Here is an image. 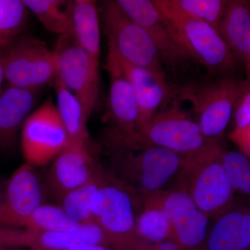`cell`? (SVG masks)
<instances>
[{
    "label": "cell",
    "instance_id": "obj_1",
    "mask_svg": "<svg viewBox=\"0 0 250 250\" xmlns=\"http://www.w3.org/2000/svg\"><path fill=\"white\" fill-rule=\"evenodd\" d=\"M108 172L136 197L140 205L166 188L178 174L182 156L146 142L139 133L125 136L108 131L106 140Z\"/></svg>",
    "mask_w": 250,
    "mask_h": 250
},
{
    "label": "cell",
    "instance_id": "obj_2",
    "mask_svg": "<svg viewBox=\"0 0 250 250\" xmlns=\"http://www.w3.org/2000/svg\"><path fill=\"white\" fill-rule=\"evenodd\" d=\"M224 148L215 140L200 150L182 156L180 185L209 218H217L234 203L235 191L224 167Z\"/></svg>",
    "mask_w": 250,
    "mask_h": 250
},
{
    "label": "cell",
    "instance_id": "obj_3",
    "mask_svg": "<svg viewBox=\"0 0 250 250\" xmlns=\"http://www.w3.org/2000/svg\"><path fill=\"white\" fill-rule=\"evenodd\" d=\"M100 192L95 223L107 238L112 250H145L149 242L136 228V197L108 171L100 167Z\"/></svg>",
    "mask_w": 250,
    "mask_h": 250
},
{
    "label": "cell",
    "instance_id": "obj_4",
    "mask_svg": "<svg viewBox=\"0 0 250 250\" xmlns=\"http://www.w3.org/2000/svg\"><path fill=\"white\" fill-rule=\"evenodd\" d=\"M163 19L190 59L212 71L232 70L236 57L219 31L198 20L188 17L170 7L166 0H152Z\"/></svg>",
    "mask_w": 250,
    "mask_h": 250
},
{
    "label": "cell",
    "instance_id": "obj_5",
    "mask_svg": "<svg viewBox=\"0 0 250 250\" xmlns=\"http://www.w3.org/2000/svg\"><path fill=\"white\" fill-rule=\"evenodd\" d=\"M243 81L231 77L192 83L179 92V100L191 104L195 120L207 139H220L232 118Z\"/></svg>",
    "mask_w": 250,
    "mask_h": 250
},
{
    "label": "cell",
    "instance_id": "obj_6",
    "mask_svg": "<svg viewBox=\"0 0 250 250\" xmlns=\"http://www.w3.org/2000/svg\"><path fill=\"white\" fill-rule=\"evenodd\" d=\"M0 57L9 85L39 91L46 85L53 84L57 58L40 39L33 36L14 39Z\"/></svg>",
    "mask_w": 250,
    "mask_h": 250
},
{
    "label": "cell",
    "instance_id": "obj_7",
    "mask_svg": "<svg viewBox=\"0 0 250 250\" xmlns=\"http://www.w3.org/2000/svg\"><path fill=\"white\" fill-rule=\"evenodd\" d=\"M102 17L108 45L121 58L136 66L166 75L160 55L152 39L116 1L103 3Z\"/></svg>",
    "mask_w": 250,
    "mask_h": 250
},
{
    "label": "cell",
    "instance_id": "obj_8",
    "mask_svg": "<svg viewBox=\"0 0 250 250\" xmlns=\"http://www.w3.org/2000/svg\"><path fill=\"white\" fill-rule=\"evenodd\" d=\"M139 134L146 142L181 156L196 152L215 141L204 136L196 121L182 107L178 98L163 106Z\"/></svg>",
    "mask_w": 250,
    "mask_h": 250
},
{
    "label": "cell",
    "instance_id": "obj_9",
    "mask_svg": "<svg viewBox=\"0 0 250 250\" xmlns=\"http://www.w3.org/2000/svg\"><path fill=\"white\" fill-rule=\"evenodd\" d=\"M165 212L172 228L171 241L181 250H205L209 218L195 205L184 188H165L143 202Z\"/></svg>",
    "mask_w": 250,
    "mask_h": 250
},
{
    "label": "cell",
    "instance_id": "obj_10",
    "mask_svg": "<svg viewBox=\"0 0 250 250\" xmlns=\"http://www.w3.org/2000/svg\"><path fill=\"white\" fill-rule=\"evenodd\" d=\"M70 143L67 130L52 99L31 113L23 125V156L25 163L36 168L53 161Z\"/></svg>",
    "mask_w": 250,
    "mask_h": 250
},
{
    "label": "cell",
    "instance_id": "obj_11",
    "mask_svg": "<svg viewBox=\"0 0 250 250\" xmlns=\"http://www.w3.org/2000/svg\"><path fill=\"white\" fill-rule=\"evenodd\" d=\"M57 70L62 82L80 100L88 119L98 102L100 74L80 47L73 33L60 36L55 49Z\"/></svg>",
    "mask_w": 250,
    "mask_h": 250
},
{
    "label": "cell",
    "instance_id": "obj_12",
    "mask_svg": "<svg viewBox=\"0 0 250 250\" xmlns=\"http://www.w3.org/2000/svg\"><path fill=\"white\" fill-rule=\"evenodd\" d=\"M45 188L36 167L27 163L6 179L0 206V228H23L45 200Z\"/></svg>",
    "mask_w": 250,
    "mask_h": 250
},
{
    "label": "cell",
    "instance_id": "obj_13",
    "mask_svg": "<svg viewBox=\"0 0 250 250\" xmlns=\"http://www.w3.org/2000/svg\"><path fill=\"white\" fill-rule=\"evenodd\" d=\"M83 244L111 248L107 238L96 223L85 224L76 231L68 232H34L25 229L0 228V249L64 250Z\"/></svg>",
    "mask_w": 250,
    "mask_h": 250
},
{
    "label": "cell",
    "instance_id": "obj_14",
    "mask_svg": "<svg viewBox=\"0 0 250 250\" xmlns=\"http://www.w3.org/2000/svg\"><path fill=\"white\" fill-rule=\"evenodd\" d=\"M100 167L88 152L86 143H70L49 169L46 179L47 188L60 201L69 192L90 182Z\"/></svg>",
    "mask_w": 250,
    "mask_h": 250
},
{
    "label": "cell",
    "instance_id": "obj_15",
    "mask_svg": "<svg viewBox=\"0 0 250 250\" xmlns=\"http://www.w3.org/2000/svg\"><path fill=\"white\" fill-rule=\"evenodd\" d=\"M123 11L147 33L163 62L176 67L191 60L172 36L152 0H118Z\"/></svg>",
    "mask_w": 250,
    "mask_h": 250
},
{
    "label": "cell",
    "instance_id": "obj_16",
    "mask_svg": "<svg viewBox=\"0 0 250 250\" xmlns=\"http://www.w3.org/2000/svg\"><path fill=\"white\" fill-rule=\"evenodd\" d=\"M108 50L113 54L118 66L134 90L139 112V131L169 101L171 91L166 75H159L129 63L121 58L110 46Z\"/></svg>",
    "mask_w": 250,
    "mask_h": 250
},
{
    "label": "cell",
    "instance_id": "obj_17",
    "mask_svg": "<svg viewBox=\"0 0 250 250\" xmlns=\"http://www.w3.org/2000/svg\"><path fill=\"white\" fill-rule=\"evenodd\" d=\"M105 68L109 77L108 108L113 123L110 131L125 136H134L139 133V112L134 90L109 50Z\"/></svg>",
    "mask_w": 250,
    "mask_h": 250
},
{
    "label": "cell",
    "instance_id": "obj_18",
    "mask_svg": "<svg viewBox=\"0 0 250 250\" xmlns=\"http://www.w3.org/2000/svg\"><path fill=\"white\" fill-rule=\"evenodd\" d=\"M205 250H250V206L234 202L215 218Z\"/></svg>",
    "mask_w": 250,
    "mask_h": 250
},
{
    "label": "cell",
    "instance_id": "obj_19",
    "mask_svg": "<svg viewBox=\"0 0 250 250\" xmlns=\"http://www.w3.org/2000/svg\"><path fill=\"white\" fill-rule=\"evenodd\" d=\"M37 92L9 85L0 93V149L7 150L17 143L18 131L31 114Z\"/></svg>",
    "mask_w": 250,
    "mask_h": 250
},
{
    "label": "cell",
    "instance_id": "obj_20",
    "mask_svg": "<svg viewBox=\"0 0 250 250\" xmlns=\"http://www.w3.org/2000/svg\"><path fill=\"white\" fill-rule=\"evenodd\" d=\"M219 33L236 58L246 67L250 82V1H229Z\"/></svg>",
    "mask_w": 250,
    "mask_h": 250
},
{
    "label": "cell",
    "instance_id": "obj_21",
    "mask_svg": "<svg viewBox=\"0 0 250 250\" xmlns=\"http://www.w3.org/2000/svg\"><path fill=\"white\" fill-rule=\"evenodd\" d=\"M70 10L74 36L79 45L90 57L94 68L99 71L101 38L96 1H70Z\"/></svg>",
    "mask_w": 250,
    "mask_h": 250
},
{
    "label": "cell",
    "instance_id": "obj_22",
    "mask_svg": "<svg viewBox=\"0 0 250 250\" xmlns=\"http://www.w3.org/2000/svg\"><path fill=\"white\" fill-rule=\"evenodd\" d=\"M53 85L57 94V109L69 135L70 143H87L88 118L80 100L62 82L57 70Z\"/></svg>",
    "mask_w": 250,
    "mask_h": 250
},
{
    "label": "cell",
    "instance_id": "obj_23",
    "mask_svg": "<svg viewBox=\"0 0 250 250\" xmlns=\"http://www.w3.org/2000/svg\"><path fill=\"white\" fill-rule=\"evenodd\" d=\"M98 172L88 183L64 195L60 207L74 221L80 225L95 223V213L100 192V177Z\"/></svg>",
    "mask_w": 250,
    "mask_h": 250
},
{
    "label": "cell",
    "instance_id": "obj_24",
    "mask_svg": "<svg viewBox=\"0 0 250 250\" xmlns=\"http://www.w3.org/2000/svg\"><path fill=\"white\" fill-rule=\"evenodd\" d=\"M44 27L60 36L73 33L70 1L62 0H23Z\"/></svg>",
    "mask_w": 250,
    "mask_h": 250
},
{
    "label": "cell",
    "instance_id": "obj_25",
    "mask_svg": "<svg viewBox=\"0 0 250 250\" xmlns=\"http://www.w3.org/2000/svg\"><path fill=\"white\" fill-rule=\"evenodd\" d=\"M81 227L60 206L43 204L29 217L23 229L34 232H68Z\"/></svg>",
    "mask_w": 250,
    "mask_h": 250
},
{
    "label": "cell",
    "instance_id": "obj_26",
    "mask_svg": "<svg viewBox=\"0 0 250 250\" xmlns=\"http://www.w3.org/2000/svg\"><path fill=\"white\" fill-rule=\"evenodd\" d=\"M172 9L188 17L207 23L219 31L226 11V0H166Z\"/></svg>",
    "mask_w": 250,
    "mask_h": 250
},
{
    "label": "cell",
    "instance_id": "obj_27",
    "mask_svg": "<svg viewBox=\"0 0 250 250\" xmlns=\"http://www.w3.org/2000/svg\"><path fill=\"white\" fill-rule=\"evenodd\" d=\"M136 228L141 238L149 243L171 241L172 238V228L167 215L153 206H143L136 218Z\"/></svg>",
    "mask_w": 250,
    "mask_h": 250
},
{
    "label": "cell",
    "instance_id": "obj_28",
    "mask_svg": "<svg viewBox=\"0 0 250 250\" xmlns=\"http://www.w3.org/2000/svg\"><path fill=\"white\" fill-rule=\"evenodd\" d=\"M27 18L23 0H0V35L9 44L25 27Z\"/></svg>",
    "mask_w": 250,
    "mask_h": 250
},
{
    "label": "cell",
    "instance_id": "obj_29",
    "mask_svg": "<svg viewBox=\"0 0 250 250\" xmlns=\"http://www.w3.org/2000/svg\"><path fill=\"white\" fill-rule=\"evenodd\" d=\"M222 161L234 191L250 195V158L240 151L224 149Z\"/></svg>",
    "mask_w": 250,
    "mask_h": 250
},
{
    "label": "cell",
    "instance_id": "obj_30",
    "mask_svg": "<svg viewBox=\"0 0 250 250\" xmlns=\"http://www.w3.org/2000/svg\"><path fill=\"white\" fill-rule=\"evenodd\" d=\"M234 128L250 124V82L243 81L232 115Z\"/></svg>",
    "mask_w": 250,
    "mask_h": 250
},
{
    "label": "cell",
    "instance_id": "obj_31",
    "mask_svg": "<svg viewBox=\"0 0 250 250\" xmlns=\"http://www.w3.org/2000/svg\"><path fill=\"white\" fill-rule=\"evenodd\" d=\"M228 137L236 145L240 152L250 158V124L241 128H233Z\"/></svg>",
    "mask_w": 250,
    "mask_h": 250
},
{
    "label": "cell",
    "instance_id": "obj_32",
    "mask_svg": "<svg viewBox=\"0 0 250 250\" xmlns=\"http://www.w3.org/2000/svg\"><path fill=\"white\" fill-rule=\"evenodd\" d=\"M145 250H181V249L173 242L166 241L157 243H149Z\"/></svg>",
    "mask_w": 250,
    "mask_h": 250
},
{
    "label": "cell",
    "instance_id": "obj_33",
    "mask_svg": "<svg viewBox=\"0 0 250 250\" xmlns=\"http://www.w3.org/2000/svg\"><path fill=\"white\" fill-rule=\"evenodd\" d=\"M64 250H112L108 247L102 246V245L83 244L72 247L68 249Z\"/></svg>",
    "mask_w": 250,
    "mask_h": 250
},
{
    "label": "cell",
    "instance_id": "obj_34",
    "mask_svg": "<svg viewBox=\"0 0 250 250\" xmlns=\"http://www.w3.org/2000/svg\"><path fill=\"white\" fill-rule=\"evenodd\" d=\"M6 179L0 178V206L2 202L3 196H4L5 184H6Z\"/></svg>",
    "mask_w": 250,
    "mask_h": 250
},
{
    "label": "cell",
    "instance_id": "obj_35",
    "mask_svg": "<svg viewBox=\"0 0 250 250\" xmlns=\"http://www.w3.org/2000/svg\"><path fill=\"white\" fill-rule=\"evenodd\" d=\"M5 80L4 67H3L2 60L0 57V93H1V85Z\"/></svg>",
    "mask_w": 250,
    "mask_h": 250
},
{
    "label": "cell",
    "instance_id": "obj_36",
    "mask_svg": "<svg viewBox=\"0 0 250 250\" xmlns=\"http://www.w3.org/2000/svg\"><path fill=\"white\" fill-rule=\"evenodd\" d=\"M9 45V42H6V41L1 37V36L0 35V53Z\"/></svg>",
    "mask_w": 250,
    "mask_h": 250
},
{
    "label": "cell",
    "instance_id": "obj_37",
    "mask_svg": "<svg viewBox=\"0 0 250 250\" xmlns=\"http://www.w3.org/2000/svg\"><path fill=\"white\" fill-rule=\"evenodd\" d=\"M0 250H6L0 249Z\"/></svg>",
    "mask_w": 250,
    "mask_h": 250
}]
</instances>
